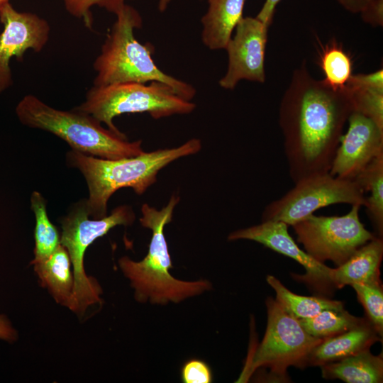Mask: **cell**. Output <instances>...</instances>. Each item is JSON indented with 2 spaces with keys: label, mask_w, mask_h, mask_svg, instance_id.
I'll return each instance as SVG.
<instances>
[{
  "label": "cell",
  "mask_w": 383,
  "mask_h": 383,
  "mask_svg": "<svg viewBox=\"0 0 383 383\" xmlns=\"http://www.w3.org/2000/svg\"><path fill=\"white\" fill-rule=\"evenodd\" d=\"M353 111L348 89H333L305 65L296 69L279 109L284 150L294 183L329 172L343 128Z\"/></svg>",
  "instance_id": "obj_1"
},
{
  "label": "cell",
  "mask_w": 383,
  "mask_h": 383,
  "mask_svg": "<svg viewBox=\"0 0 383 383\" xmlns=\"http://www.w3.org/2000/svg\"><path fill=\"white\" fill-rule=\"evenodd\" d=\"M201 146L199 139L192 138L177 148L117 160L96 157L72 150L66 154V162L78 169L86 179L89 216L101 219L107 216L108 201L118 189L131 187L137 194H143L156 182L162 169L179 158L199 152Z\"/></svg>",
  "instance_id": "obj_2"
},
{
  "label": "cell",
  "mask_w": 383,
  "mask_h": 383,
  "mask_svg": "<svg viewBox=\"0 0 383 383\" xmlns=\"http://www.w3.org/2000/svg\"><path fill=\"white\" fill-rule=\"evenodd\" d=\"M179 201V197L174 194L161 210L148 204H143L140 223L152 231L148 252L140 261H134L128 256L118 260L119 268L130 281L134 298L139 303L160 305L179 303L201 295L212 287L206 279L184 281L170 273L173 266L164 228L172 221L174 209Z\"/></svg>",
  "instance_id": "obj_3"
},
{
  "label": "cell",
  "mask_w": 383,
  "mask_h": 383,
  "mask_svg": "<svg viewBox=\"0 0 383 383\" xmlns=\"http://www.w3.org/2000/svg\"><path fill=\"white\" fill-rule=\"evenodd\" d=\"M114 14L116 20L93 64L96 72L94 86L157 81L171 87L185 100L192 101L196 89L161 70L152 59L153 47L135 38L134 30L140 28L143 23L139 12L125 4Z\"/></svg>",
  "instance_id": "obj_4"
},
{
  "label": "cell",
  "mask_w": 383,
  "mask_h": 383,
  "mask_svg": "<svg viewBox=\"0 0 383 383\" xmlns=\"http://www.w3.org/2000/svg\"><path fill=\"white\" fill-rule=\"evenodd\" d=\"M23 125L50 132L65 140L73 150L103 159L117 160L145 152L142 140L131 142L123 133L106 129L89 114L74 108L58 110L33 94L26 95L16 108Z\"/></svg>",
  "instance_id": "obj_5"
},
{
  "label": "cell",
  "mask_w": 383,
  "mask_h": 383,
  "mask_svg": "<svg viewBox=\"0 0 383 383\" xmlns=\"http://www.w3.org/2000/svg\"><path fill=\"white\" fill-rule=\"evenodd\" d=\"M196 106L167 84L152 81L93 86L87 92L84 101L74 109L104 123L111 131L121 133L113 120L121 114L148 113L152 118L159 119L190 113Z\"/></svg>",
  "instance_id": "obj_6"
},
{
  "label": "cell",
  "mask_w": 383,
  "mask_h": 383,
  "mask_svg": "<svg viewBox=\"0 0 383 383\" xmlns=\"http://www.w3.org/2000/svg\"><path fill=\"white\" fill-rule=\"evenodd\" d=\"M86 200L77 202L60 221V244L67 250L74 274V289L70 310L82 317L87 309L101 304L102 288L98 281L86 274L84 253L94 241L117 226H131L135 220L132 208L122 205L101 219L89 218Z\"/></svg>",
  "instance_id": "obj_7"
},
{
  "label": "cell",
  "mask_w": 383,
  "mask_h": 383,
  "mask_svg": "<svg viewBox=\"0 0 383 383\" xmlns=\"http://www.w3.org/2000/svg\"><path fill=\"white\" fill-rule=\"evenodd\" d=\"M267 322L261 343L250 353L238 382H247L260 368L270 370L272 379L284 382L287 368L307 366L313 349L323 339L312 336L299 320L288 313L275 299L265 301Z\"/></svg>",
  "instance_id": "obj_8"
},
{
  "label": "cell",
  "mask_w": 383,
  "mask_h": 383,
  "mask_svg": "<svg viewBox=\"0 0 383 383\" xmlns=\"http://www.w3.org/2000/svg\"><path fill=\"white\" fill-rule=\"evenodd\" d=\"M336 204L365 206L366 196L355 179L329 172L315 174L295 182L283 196L267 204L262 221H279L292 226L316 210Z\"/></svg>",
  "instance_id": "obj_9"
},
{
  "label": "cell",
  "mask_w": 383,
  "mask_h": 383,
  "mask_svg": "<svg viewBox=\"0 0 383 383\" xmlns=\"http://www.w3.org/2000/svg\"><path fill=\"white\" fill-rule=\"evenodd\" d=\"M359 205H352L343 216H315L313 213L292 226L297 241L310 256L336 267L345 262L360 247L375 236L360 221Z\"/></svg>",
  "instance_id": "obj_10"
},
{
  "label": "cell",
  "mask_w": 383,
  "mask_h": 383,
  "mask_svg": "<svg viewBox=\"0 0 383 383\" xmlns=\"http://www.w3.org/2000/svg\"><path fill=\"white\" fill-rule=\"evenodd\" d=\"M289 226L279 221H264L261 223L233 231L228 240H249L289 257L301 265L304 274H293L294 279L306 284L321 296L331 295L335 287L330 278L331 267L320 262L301 250L288 232Z\"/></svg>",
  "instance_id": "obj_11"
},
{
  "label": "cell",
  "mask_w": 383,
  "mask_h": 383,
  "mask_svg": "<svg viewBox=\"0 0 383 383\" xmlns=\"http://www.w3.org/2000/svg\"><path fill=\"white\" fill-rule=\"evenodd\" d=\"M268 26L256 17H243L228 42V68L219 80L221 87L234 89L240 80L265 81V54Z\"/></svg>",
  "instance_id": "obj_12"
},
{
  "label": "cell",
  "mask_w": 383,
  "mask_h": 383,
  "mask_svg": "<svg viewBox=\"0 0 383 383\" xmlns=\"http://www.w3.org/2000/svg\"><path fill=\"white\" fill-rule=\"evenodd\" d=\"M0 94L12 84L9 62L12 57L19 61L28 49L40 52L50 33L48 22L29 12H18L9 3L0 6Z\"/></svg>",
  "instance_id": "obj_13"
},
{
  "label": "cell",
  "mask_w": 383,
  "mask_h": 383,
  "mask_svg": "<svg viewBox=\"0 0 383 383\" xmlns=\"http://www.w3.org/2000/svg\"><path fill=\"white\" fill-rule=\"evenodd\" d=\"M336 149L329 173L345 179L356 177L383 154V130L365 115L353 111Z\"/></svg>",
  "instance_id": "obj_14"
},
{
  "label": "cell",
  "mask_w": 383,
  "mask_h": 383,
  "mask_svg": "<svg viewBox=\"0 0 383 383\" xmlns=\"http://www.w3.org/2000/svg\"><path fill=\"white\" fill-rule=\"evenodd\" d=\"M382 238L374 237L360 247L345 262L331 268L330 278L335 289L346 285L381 282Z\"/></svg>",
  "instance_id": "obj_15"
},
{
  "label": "cell",
  "mask_w": 383,
  "mask_h": 383,
  "mask_svg": "<svg viewBox=\"0 0 383 383\" xmlns=\"http://www.w3.org/2000/svg\"><path fill=\"white\" fill-rule=\"evenodd\" d=\"M380 338L369 323L325 338L311 351L307 366H321L368 350Z\"/></svg>",
  "instance_id": "obj_16"
},
{
  "label": "cell",
  "mask_w": 383,
  "mask_h": 383,
  "mask_svg": "<svg viewBox=\"0 0 383 383\" xmlns=\"http://www.w3.org/2000/svg\"><path fill=\"white\" fill-rule=\"evenodd\" d=\"M246 0H208L201 19V40L212 50L225 49L237 24L243 17Z\"/></svg>",
  "instance_id": "obj_17"
},
{
  "label": "cell",
  "mask_w": 383,
  "mask_h": 383,
  "mask_svg": "<svg viewBox=\"0 0 383 383\" xmlns=\"http://www.w3.org/2000/svg\"><path fill=\"white\" fill-rule=\"evenodd\" d=\"M41 286L56 303L70 309L74 289V274L67 249L60 245L45 260L33 264Z\"/></svg>",
  "instance_id": "obj_18"
},
{
  "label": "cell",
  "mask_w": 383,
  "mask_h": 383,
  "mask_svg": "<svg viewBox=\"0 0 383 383\" xmlns=\"http://www.w3.org/2000/svg\"><path fill=\"white\" fill-rule=\"evenodd\" d=\"M320 367L322 377L328 379H339L347 383L383 382L382 353L374 355L370 349Z\"/></svg>",
  "instance_id": "obj_19"
},
{
  "label": "cell",
  "mask_w": 383,
  "mask_h": 383,
  "mask_svg": "<svg viewBox=\"0 0 383 383\" xmlns=\"http://www.w3.org/2000/svg\"><path fill=\"white\" fill-rule=\"evenodd\" d=\"M266 280L276 293L275 300L297 319L312 318L324 310L342 309L341 301L320 296H306L292 292L273 275H267Z\"/></svg>",
  "instance_id": "obj_20"
},
{
  "label": "cell",
  "mask_w": 383,
  "mask_h": 383,
  "mask_svg": "<svg viewBox=\"0 0 383 383\" xmlns=\"http://www.w3.org/2000/svg\"><path fill=\"white\" fill-rule=\"evenodd\" d=\"M361 189L370 192L366 211L379 238L383 235V154L374 159L355 179Z\"/></svg>",
  "instance_id": "obj_21"
},
{
  "label": "cell",
  "mask_w": 383,
  "mask_h": 383,
  "mask_svg": "<svg viewBox=\"0 0 383 383\" xmlns=\"http://www.w3.org/2000/svg\"><path fill=\"white\" fill-rule=\"evenodd\" d=\"M299 320L307 333L321 339L333 337L370 323L367 318L355 316L345 309H327L312 318Z\"/></svg>",
  "instance_id": "obj_22"
},
{
  "label": "cell",
  "mask_w": 383,
  "mask_h": 383,
  "mask_svg": "<svg viewBox=\"0 0 383 383\" xmlns=\"http://www.w3.org/2000/svg\"><path fill=\"white\" fill-rule=\"evenodd\" d=\"M30 206L35 217L34 258L30 262L33 265L45 260L60 245V234L48 216L46 201L40 192L32 193Z\"/></svg>",
  "instance_id": "obj_23"
},
{
  "label": "cell",
  "mask_w": 383,
  "mask_h": 383,
  "mask_svg": "<svg viewBox=\"0 0 383 383\" xmlns=\"http://www.w3.org/2000/svg\"><path fill=\"white\" fill-rule=\"evenodd\" d=\"M319 65L324 74L323 81L333 89L345 88L353 74L352 59L335 40L323 48Z\"/></svg>",
  "instance_id": "obj_24"
},
{
  "label": "cell",
  "mask_w": 383,
  "mask_h": 383,
  "mask_svg": "<svg viewBox=\"0 0 383 383\" xmlns=\"http://www.w3.org/2000/svg\"><path fill=\"white\" fill-rule=\"evenodd\" d=\"M362 305L367 320L377 334L383 335V289L382 282L351 285Z\"/></svg>",
  "instance_id": "obj_25"
},
{
  "label": "cell",
  "mask_w": 383,
  "mask_h": 383,
  "mask_svg": "<svg viewBox=\"0 0 383 383\" xmlns=\"http://www.w3.org/2000/svg\"><path fill=\"white\" fill-rule=\"evenodd\" d=\"M353 111L372 120L383 130V90L369 87H349Z\"/></svg>",
  "instance_id": "obj_26"
},
{
  "label": "cell",
  "mask_w": 383,
  "mask_h": 383,
  "mask_svg": "<svg viewBox=\"0 0 383 383\" xmlns=\"http://www.w3.org/2000/svg\"><path fill=\"white\" fill-rule=\"evenodd\" d=\"M126 0H64L66 11L72 16L80 18L85 26L91 28L93 18L91 8L98 6L109 12L115 13Z\"/></svg>",
  "instance_id": "obj_27"
},
{
  "label": "cell",
  "mask_w": 383,
  "mask_h": 383,
  "mask_svg": "<svg viewBox=\"0 0 383 383\" xmlns=\"http://www.w3.org/2000/svg\"><path fill=\"white\" fill-rule=\"evenodd\" d=\"M181 379L184 383H210L213 379L212 372L204 361L191 359L182 367Z\"/></svg>",
  "instance_id": "obj_28"
},
{
  "label": "cell",
  "mask_w": 383,
  "mask_h": 383,
  "mask_svg": "<svg viewBox=\"0 0 383 383\" xmlns=\"http://www.w3.org/2000/svg\"><path fill=\"white\" fill-rule=\"evenodd\" d=\"M345 86L383 90V70L379 69L370 74H352Z\"/></svg>",
  "instance_id": "obj_29"
},
{
  "label": "cell",
  "mask_w": 383,
  "mask_h": 383,
  "mask_svg": "<svg viewBox=\"0 0 383 383\" xmlns=\"http://www.w3.org/2000/svg\"><path fill=\"white\" fill-rule=\"evenodd\" d=\"M362 21L372 26H383V0H372L360 13Z\"/></svg>",
  "instance_id": "obj_30"
},
{
  "label": "cell",
  "mask_w": 383,
  "mask_h": 383,
  "mask_svg": "<svg viewBox=\"0 0 383 383\" xmlns=\"http://www.w3.org/2000/svg\"><path fill=\"white\" fill-rule=\"evenodd\" d=\"M18 332L13 327L9 318L0 313V339L9 343L17 340Z\"/></svg>",
  "instance_id": "obj_31"
},
{
  "label": "cell",
  "mask_w": 383,
  "mask_h": 383,
  "mask_svg": "<svg viewBox=\"0 0 383 383\" xmlns=\"http://www.w3.org/2000/svg\"><path fill=\"white\" fill-rule=\"evenodd\" d=\"M281 0H265L260 11L255 16L268 27L271 25L277 6Z\"/></svg>",
  "instance_id": "obj_32"
},
{
  "label": "cell",
  "mask_w": 383,
  "mask_h": 383,
  "mask_svg": "<svg viewBox=\"0 0 383 383\" xmlns=\"http://www.w3.org/2000/svg\"><path fill=\"white\" fill-rule=\"evenodd\" d=\"M372 0H337L338 4L346 11L353 13H360Z\"/></svg>",
  "instance_id": "obj_33"
},
{
  "label": "cell",
  "mask_w": 383,
  "mask_h": 383,
  "mask_svg": "<svg viewBox=\"0 0 383 383\" xmlns=\"http://www.w3.org/2000/svg\"><path fill=\"white\" fill-rule=\"evenodd\" d=\"M172 1V0H159L157 4V9L159 11H165Z\"/></svg>",
  "instance_id": "obj_34"
},
{
  "label": "cell",
  "mask_w": 383,
  "mask_h": 383,
  "mask_svg": "<svg viewBox=\"0 0 383 383\" xmlns=\"http://www.w3.org/2000/svg\"><path fill=\"white\" fill-rule=\"evenodd\" d=\"M7 1H9V0H0V6Z\"/></svg>",
  "instance_id": "obj_35"
}]
</instances>
